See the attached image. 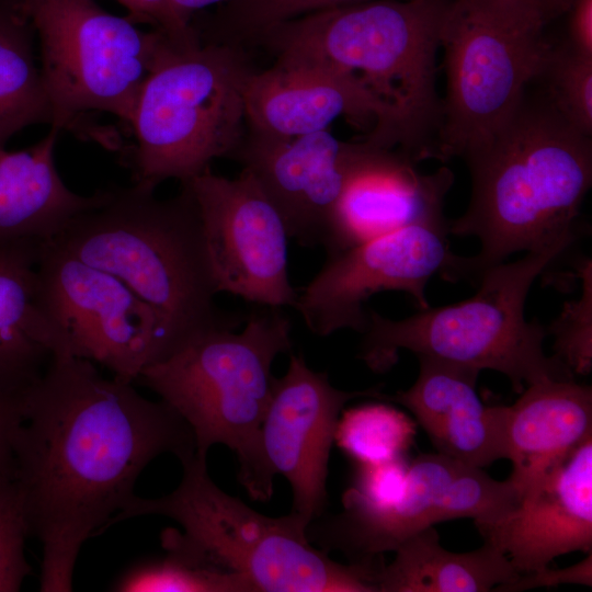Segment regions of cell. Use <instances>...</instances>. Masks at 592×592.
Segmentation results:
<instances>
[{
	"label": "cell",
	"mask_w": 592,
	"mask_h": 592,
	"mask_svg": "<svg viewBox=\"0 0 592 592\" xmlns=\"http://www.w3.org/2000/svg\"><path fill=\"white\" fill-rule=\"evenodd\" d=\"M19 410L10 478L42 545L39 590L69 592L83 544L135 496L145 467L194 455V436L166 402L71 354L19 392Z\"/></svg>",
	"instance_id": "6da1fadb"
},
{
	"label": "cell",
	"mask_w": 592,
	"mask_h": 592,
	"mask_svg": "<svg viewBox=\"0 0 592 592\" xmlns=\"http://www.w3.org/2000/svg\"><path fill=\"white\" fill-rule=\"evenodd\" d=\"M471 177L466 212L448 220L449 235L475 237L480 250L458 255L453 281L477 283L515 252L578 238V218L592 184V140L546 94L528 93L481 149L464 159Z\"/></svg>",
	"instance_id": "7a4b0ae2"
},
{
	"label": "cell",
	"mask_w": 592,
	"mask_h": 592,
	"mask_svg": "<svg viewBox=\"0 0 592 592\" xmlns=\"http://www.w3.org/2000/svg\"><path fill=\"white\" fill-rule=\"evenodd\" d=\"M133 183L111 190L53 240L84 263L122 281L157 314L171 353L193 337L234 328L215 304V284L203 226L187 185L159 198Z\"/></svg>",
	"instance_id": "3957f363"
},
{
	"label": "cell",
	"mask_w": 592,
	"mask_h": 592,
	"mask_svg": "<svg viewBox=\"0 0 592 592\" xmlns=\"http://www.w3.org/2000/svg\"><path fill=\"white\" fill-rule=\"evenodd\" d=\"M452 0H376L306 14L255 42L276 57L323 62L355 75L397 115L400 152L433 158L442 98L437 52Z\"/></svg>",
	"instance_id": "277c9868"
},
{
	"label": "cell",
	"mask_w": 592,
	"mask_h": 592,
	"mask_svg": "<svg viewBox=\"0 0 592 592\" xmlns=\"http://www.w3.org/2000/svg\"><path fill=\"white\" fill-rule=\"evenodd\" d=\"M571 244L557 243L486 269L477 292L456 304L419 309L399 320L367 310L358 357L373 372L384 373L400 350H408L417 357L497 371L517 394L525 385L573 379L565 363L545 353L546 328L527 321L524 311L532 284Z\"/></svg>",
	"instance_id": "5b68a950"
},
{
	"label": "cell",
	"mask_w": 592,
	"mask_h": 592,
	"mask_svg": "<svg viewBox=\"0 0 592 592\" xmlns=\"http://www.w3.org/2000/svg\"><path fill=\"white\" fill-rule=\"evenodd\" d=\"M202 332L143 369L136 382L156 392L190 426L196 455L216 444L238 459V479L257 501L273 493L264 479L259 434L275 376L272 364L292 349L289 318L280 307L253 311L240 332Z\"/></svg>",
	"instance_id": "8992f818"
},
{
	"label": "cell",
	"mask_w": 592,
	"mask_h": 592,
	"mask_svg": "<svg viewBox=\"0 0 592 592\" xmlns=\"http://www.w3.org/2000/svg\"><path fill=\"white\" fill-rule=\"evenodd\" d=\"M180 463L182 478L172 492L153 499L135 494L106 528L130 517H169L195 550L241 578L251 592H378L379 562L334 561L314 547L309 524L299 515L254 511L221 490L196 453Z\"/></svg>",
	"instance_id": "52a82bcc"
},
{
	"label": "cell",
	"mask_w": 592,
	"mask_h": 592,
	"mask_svg": "<svg viewBox=\"0 0 592 592\" xmlns=\"http://www.w3.org/2000/svg\"><path fill=\"white\" fill-rule=\"evenodd\" d=\"M241 46L201 42L182 49L168 41L158 53L135 104L133 183L156 189L185 183L231 157L246 123L244 95L252 73Z\"/></svg>",
	"instance_id": "ba28073f"
},
{
	"label": "cell",
	"mask_w": 592,
	"mask_h": 592,
	"mask_svg": "<svg viewBox=\"0 0 592 592\" xmlns=\"http://www.w3.org/2000/svg\"><path fill=\"white\" fill-rule=\"evenodd\" d=\"M550 21L528 0H452L441 33L446 77L433 158H467L509 123L539 76Z\"/></svg>",
	"instance_id": "9c48e42d"
},
{
	"label": "cell",
	"mask_w": 592,
	"mask_h": 592,
	"mask_svg": "<svg viewBox=\"0 0 592 592\" xmlns=\"http://www.w3.org/2000/svg\"><path fill=\"white\" fill-rule=\"evenodd\" d=\"M14 1L38 38L50 126L75 128L88 112L112 114L129 126L140 89L169 39L94 0Z\"/></svg>",
	"instance_id": "30bf717a"
},
{
	"label": "cell",
	"mask_w": 592,
	"mask_h": 592,
	"mask_svg": "<svg viewBox=\"0 0 592 592\" xmlns=\"http://www.w3.org/2000/svg\"><path fill=\"white\" fill-rule=\"evenodd\" d=\"M36 270L41 304L71 355L135 383L144 368L171 353L155 310L117 277L53 240L38 244Z\"/></svg>",
	"instance_id": "8fae6325"
},
{
	"label": "cell",
	"mask_w": 592,
	"mask_h": 592,
	"mask_svg": "<svg viewBox=\"0 0 592 592\" xmlns=\"http://www.w3.org/2000/svg\"><path fill=\"white\" fill-rule=\"evenodd\" d=\"M520 492L508 478L498 481L482 468L441 453L409 460L407 482L391 504L378 508L343 506V511L307 526V537L323 551L340 550L351 562H378L436 522L469 517L480 530L509 514Z\"/></svg>",
	"instance_id": "7c38bea8"
},
{
	"label": "cell",
	"mask_w": 592,
	"mask_h": 592,
	"mask_svg": "<svg viewBox=\"0 0 592 592\" xmlns=\"http://www.w3.org/2000/svg\"><path fill=\"white\" fill-rule=\"evenodd\" d=\"M447 224L445 218L413 223L328 255L297 292L293 308L314 334L328 337L342 329L363 332L365 303L379 292H405L419 309L430 307L428 283L437 274L449 281L458 258Z\"/></svg>",
	"instance_id": "4fadbf2b"
},
{
	"label": "cell",
	"mask_w": 592,
	"mask_h": 592,
	"mask_svg": "<svg viewBox=\"0 0 592 592\" xmlns=\"http://www.w3.org/2000/svg\"><path fill=\"white\" fill-rule=\"evenodd\" d=\"M403 156L366 139H339L327 129L293 138L249 130L230 158L253 173L283 216L291 238L329 253L338 209L350 186Z\"/></svg>",
	"instance_id": "5bb4252c"
},
{
	"label": "cell",
	"mask_w": 592,
	"mask_h": 592,
	"mask_svg": "<svg viewBox=\"0 0 592 592\" xmlns=\"http://www.w3.org/2000/svg\"><path fill=\"white\" fill-rule=\"evenodd\" d=\"M196 203L218 293L266 307H294L286 223L248 169L237 178L210 168L181 183Z\"/></svg>",
	"instance_id": "9a60e30c"
},
{
	"label": "cell",
	"mask_w": 592,
	"mask_h": 592,
	"mask_svg": "<svg viewBox=\"0 0 592 592\" xmlns=\"http://www.w3.org/2000/svg\"><path fill=\"white\" fill-rule=\"evenodd\" d=\"M377 388L345 391L333 387L327 373L312 371L301 355L291 354L286 373L274 378L259 434L265 481L283 476L293 492V513L308 524L327 503L328 464L338 419L358 397L384 399Z\"/></svg>",
	"instance_id": "2e32d148"
},
{
	"label": "cell",
	"mask_w": 592,
	"mask_h": 592,
	"mask_svg": "<svg viewBox=\"0 0 592 592\" xmlns=\"http://www.w3.org/2000/svg\"><path fill=\"white\" fill-rule=\"evenodd\" d=\"M244 107L249 130L264 136L298 137L345 118L367 132L369 143L401 147L396 113L355 75L323 62L276 57L271 68L250 75Z\"/></svg>",
	"instance_id": "e0dca14e"
},
{
	"label": "cell",
	"mask_w": 592,
	"mask_h": 592,
	"mask_svg": "<svg viewBox=\"0 0 592 592\" xmlns=\"http://www.w3.org/2000/svg\"><path fill=\"white\" fill-rule=\"evenodd\" d=\"M520 573L592 548V435L546 470L504 517L480 530Z\"/></svg>",
	"instance_id": "ac0fdd59"
},
{
	"label": "cell",
	"mask_w": 592,
	"mask_h": 592,
	"mask_svg": "<svg viewBox=\"0 0 592 592\" xmlns=\"http://www.w3.org/2000/svg\"><path fill=\"white\" fill-rule=\"evenodd\" d=\"M419 358V375L407 390L384 399L410 410L437 453L483 468L505 458L504 406H486L476 382L479 372Z\"/></svg>",
	"instance_id": "d6986e66"
},
{
	"label": "cell",
	"mask_w": 592,
	"mask_h": 592,
	"mask_svg": "<svg viewBox=\"0 0 592 592\" xmlns=\"http://www.w3.org/2000/svg\"><path fill=\"white\" fill-rule=\"evenodd\" d=\"M504 406L509 479L521 493L588 436L592 435V390L573 379L531 384Z\"/></svg>",
	"instance_id": "ffe728a7"
},
{
	"label": "cell",
	"mask_w": 592,
	"mask_h": 592,
	"mask_svg": "<svg viewBox=\"0 0 592 592\" xmlns=\"http://www.w3.org/2000/svg\"><path fill=\"white\" fill-rule=\"evenodd\" d=\"M59 132L22 150L0 148V244L54 239L110 197L111 190L81 195L65 184L54 158Z\"/></svg>",
	"instance_id": "44dd1931"
},
{
	"label": "cell",
	"mask_w": 592,
	"mask_h": 592,
	"mask_svg": "<svg viewBox=\"0 0 592 592\" xmlns=\"http://www.w3.org/2000/svg\"><path fill=\"white\" fill-rule=\"evenodd\" d=\"M39 243L0 244V390L7 392H21L55 355L70 354L39 300Z\"/></svg>",
	"instance_id": "7402d4cb"
},
{
	"label": "cell",
	"mask_w": 592,
	"mask_h": 592,
	"mask_svg": "<svg viewBox=\"0 0 592 592\" xmlns=\"http://www.w3.org/2000/svg\"><path fill=\"white\" fill-rule=\"evenodd\" d=\"M414 164L401 157L350 186L338 209L328 255L413 223L444 219L453 172L443 167L422 174Z\"/></svg>",
	"instance_id": "603a6c76"
},
{
	"label": "cell",
	"mask_w": 592,
	"mask_h": 592,
	"mask_svg": "<svg viewBox=\"0 0 592 592\" xmlns=\"http://www.w3.org/2000/svg\"><path fill=\"white\" fill-rule=\"evenodd\" d=\"M376 576L378 592H487L520 577L509 558L485 540L469 553L443 548L433 526L402 542Z\"/></svg>",
	"instance_id": "cb8c5ba5"
},
{
	"label": "cell",
	"mask_w": 592,
	"mask_h": 592,
	"mask_svg": "<svg viewBox=\"0 0 592 592\" xmlns=\"http://www.w3.org/2000/svg\"><path fill=\"white\" fill-rule=\"evenodd\" d=\"M34 30L14 0H0V148L20 130L53 122Z\"/></svg>",
	"instance_id": "d4e9b609"
},
{
	"label": "cell",
	"mask_w": 592,
	"mask_h": 592,
	"mask_svg": "<svg viewBox=\"0 0 592 592\" xmlns=\"http://www.w3.org/2000/svg\"><path fill=\"white\" fill-rule=\"evenodd\" d=\"M166 555L140 562L114 584L119 592H251L239 577L228 573L195 550L175 528L164 530Z\"/></svg>",
	"instance_id": "484cf974"
},
{
	"label": "cell",
	"mask_w": 592,
	"mask_h": 592,
	"mask_svg": "<svg viewBox=\"0 0 592 592\" xmlns=\"http://www.w3.org/2000/svg\"><path fill=\"white\" fill-rule=\"evenodd\" d=\"M415 429L402 411L386 403H366L341 413L334 442L356 465L378 464L406 457Z\"/></svg>",
	"instance_id": "4316f807"
},
{
	"label": "cell",
	"mask_w": 592,
	"mask_h": 592,
	"mask_svg": "<svg viewBox=\"0 0 592 592\" xmlns=\"http://www.w3.org/2000/svg\"><path fill=\"white\" fill-rule=\"evenodd\" d=\"M371 1L376 0H229L212 23L206 41L240 46L289 20Z\"/></svg>",
	"instance_id": "83f0119b"
},
{
	"label": "cell",
	"mask_w": 592,
	"mask_h": 592,
	"mask_svg": "<svg viewBox=\"0 0 592 592\" xmlns=\"http://www.w3.org/2000/svg\"><path fill=\"white\" fill-rule=\"evenodd\" d=\"M543 92L578 130L592 137V57L581 55L563 41L550 44L539 76Z\"/></svg>",
	"instance_id": "f1b7e54d"
},
{
	"label": "cell",
	"mask_w": 592,
	"mask_h": 592,
	"mask_svg": "<svg viewBox=\"0 0 592 592\" xmlns=\"http://www.w3.org/2000/svg\"><path fill=\"white\" fill-rule=\"evenodd\" d=\"M581 273L582 293L567 301L560 315L546 328L555 338V356L573 374L585 375L592 368V276L591 260L577 267Z\"/></svg>",
	"instance_id": "f546056e"
},
{
	"label": "cell",
	"mask_w": 592,
	"mask_h": 592,
	"mask_svg": "<svg viewBox=\"0 0 592 592\" xmlns=\"http://www.w3.org/2000/svg\"><path fill=\"white\" fill-rule=\"evenodd\" d=\"M18 490L9 477H0V592H15L31 573L25 554L29 537Z\"/></svg>",
	"instance_id": "4dcf8cb0"
},
{
	"label": "cell",
	"mask_w": 592,
	"mask_h": 592,
	"mask_svg": "<svg viewBox=\"0 0 592 592\" xmlns=\"http://www.w3.org/2000/svg\"><path fill=\"white\" fill-rule=\"evenodd\" d=\"M408 465L406 457L357 465L353 482L342 496V505L378 509L391 504L403 492Z\"/></svg>",
	"instance_id": "1f68e13d"
},
{
	"label": "cell",
	"mask_w": 592,
	"mask_h": 592,
	"mask_svg": "<svg viewBox=\"0 0 592 592\" xmlns=\"http://www.w3.org/2000/svg\"><path fill=\"white\" fill-rule=\"evenodd\" d=\"M127 11L134 24L144 23L162 33L174 46L187 49L201 44L192 23L177 11L172 0H116Z\"/></svg>",
	"instance_id": "d6a6232c"
},
{
	"label": "cell",
	"mask_w": 592,
	"mask_h": 592,
	"mask_svg": "<svg viewBox=\"0 0 592 592\" xmlns=\"http://www.w3.org/2000/svg\"><path fill=\"white\" fill-rule=\"evenodd\" d=\"M591 553L589 556L570 568L562 570H550L546 568L542 571L520 574L513 582L502 587L499 591L516 592L538 587H551L560 583H579L591 585Z\"/></svg>",
	"instance_id": "836d02e7"
},
{
	"label": "cell",
	"mask_w": 592,
	"mask_h": 592,
	"mask_svg": "<svg viewBox=\"0 0 592 592\" xmlns=\"http://www.w3.org/2000/svg\"><path fill=\"white\" fill-rule=\"evenodd\" d=\"M563 39L577 53L592 57V0H570Z\"/></svg>",
	"instance_id": "e575fe53"
},
{
	"label": "cell",
	"mask_w": 592,
	"mask_h": 592,
	"mask_svg": "<svg viewBox=\"0 0 592 592\" xmlns=\"http://www.w3.org/2000/svg\"><path fill=\"white\" fill-rule=\"evenodd\" d=\"M19 418V394L0 390V477L11 475L13 436Z\"/></svg>",
	"instance_id": "d590c367"
},
{
	"label": "cell",
	"mask_w": 592,
	"mask_h": 592,
	"mask_svg": "<svg viewBox=\"0 0 592 592\" xmlns=\"http://www.w3.org/2000/svg\"><path fill=\"white\" fill-rule=\"evenodd\" d=\"M229 0H172L174 8L179 14L186 21L191 22L195 12L210 7L213 4L228 2Z\"/></svg>",
	"instance_id": "8d00e7d4"
},
{
	"label": "cell",
	"mask_w": 592,
	"mask_h": 592,
	"mask_svg": "<svg viewBox=\"0 0 592 592\" xmlns=\"http://www.w3.org/2000/svg\"><path fill=\"white\" fill-rule=\"evenodd\" d=\"M538 7L547 19L553 22L555 19L563 15L569 7L568 0H528Z\"/></svg>",
	"instance_id": "74e56055"
},
{
	"label": "cell",
	"mask_w": 592,
	"mask_h": 592,
	"mask_svg": "<svg viewBox=\"0 0 592 592\" xmlns=\"http://www.w3.org/2000/svg\"><path fill=\"white\" fill-rule=\"evenodd\" d=\"M568 1H570V0H568Z\"/></svg>",
	"instance_id": "f35d334b"
}]
</instances>
